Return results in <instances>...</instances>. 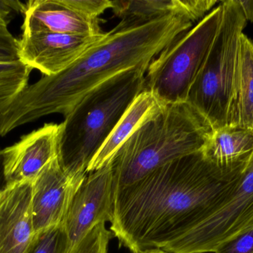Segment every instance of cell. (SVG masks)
Returning <instances> with one entry per match:
<instances>
[{"label": "cell", "mask_w": 253, "mask_h": 253, "mask_svg": "<svg viewBox=\"0 0 253 253\" xmlns=\"http://www.w3.org/2000/svg\"><path fill=\"white\" fill-rule=\"evenodd\" d=\"M32 187L23 181L0 194V253H25L32 242Z\"/></svg>", "instance_id": "7c38bea8"}, {"label": "cell", "mask_w": 253, "mask_h": 253, "mask_svg": "<svg viewBox=\"0 0 253 253\" xmlns=\"http://www.w3.org/2000/svg\"><path fill=\"white\" fill-rule=\"evenodd\" d=\"M202 152L220 178L230 182L242 175L252 158L253 131L240 127L213 130Z\"/></svg>", "instance_id": "5bb4252c"}, {"label": "cell", "mask_w": 253, "mask_h": 253, "mask_svg": "<svg viewBox=\"0 0 253 253\" xmlns=\"http://www.w3.org/2000/svg\"><path fill=\"white\" fill-rule=\"evenodd\" d=\"M147 67L114 76L86 95L60 123L57 160L71 178L87 168L134 100L144 91Z\"/></svg>", "instance_id": "3957f363"}, {"label": "cell", "mask_w": 253, "mask_h": 253, "mask_svg": "<svg viewBox=\"0 0 253 253\" xmlns=\"http://www.w3.org/2000/svg\"><path fill=\"white\" fill-rule=\"evenodd\" d=\"M221 18L220 4L167 46L149 64L144 91L165 105L187 102L190 87L216 37Z\"/></svg>", "instance_id": "8992f818"}, {"label": "cell", "mask_w": 253, "mask_h": 253, "mask_svg": "<svg viewBox=\"0 0 253 253\" xmlns=\"http://www.w3.org/2000/svg\"><path fill=\"white\" fill-rule=\"evenodd\" d=\"M138 253H168L164 251L162 249H158V248H154V249L147 250V251H143Z\"/></svg>", "instance_id": "4316f807"}, {"label": "cell", "mask_w": 253, "mask_h": 253, "mask_svg": "<svg viewBox=\"0 0 253 253\" xmlns=\"http://www.w3.org/2000/svg\"><path fill=\"white\" fill-rule=\"evenodd\" d=\"M237 1L242 7V12L247 22L250 21L253 23V1H250V0L248 1L237 0Z\"/></svg>", "instance_id": "484cf974"}, {"label": "cell", "mask_w": 253, "mask_h": 253, "mask_svg": "<svg viewBox=\"0 0 253 253\" xmlns=\"http://www.w3.org/2000/svg\"><path fill=\"white\" fill-rule=\"evenodd\" d=\"M214 253H253V222L246 230L221 245Z\"/></svg>", "instance_id": "7402d4cb"}, {"label": "cell", "mask_w": 253, "mask_h": 253, "mask_svg": "<svg viewBox=\"0 0 253 253\" xmlns=\"http://www.w3.org/2000/svg\"><path fill=\"white\" fill-rule=\"evenodd\" d=\"M4 167V150H0V194L8 187Z\"/></svg>", "instance_id": "d4e9b609"}, {"label": "cell", "mask_w": 253, "mask_h": 253, "mask_svg": "<svg viewBox=\"0 0 253 253\" xmlns=\"http://www.w3.org/2000/svg\"><path fill=\"white\" fill-rule=\"evenodd\" d=\"M60 124L45 123L4 149V167L9 185L33 181L57 156Z\"/></svg>", "instance_id": "8fae6325"}, {"label": "cell", "mask_w": 253, "mask_h": 253, "mask_svg": "<svg viewBox=\"0 0 253 253\" xmlns=\"http://www.w3.org/2000/svg\"><path fill=\"white\" fill-rule=\"evenodd\" d=\"M193 27L170 16L126 28L117 26L62 72L27 86L0 114V136L44 116H66L86 95L114 76L149 64Z\"/></svg>", "instance_id": "7a4b0ae2"}, {"label": "cell", "mask_w": 253, "mask_h": 253, "mask_svg": "<svg viewBox=\"0 0 253 253\" xmlns=\"http://www.w3.org/2000/svg\"><path fill=\"white\" fill-rule=\"evenodd\" d=\"M25 4L20 1L0 0V25L7 27L12 19L20 13H24Z\"/></svg>", "instance_id": "cb8c5ba5"}, {"label": "cell", "mask_w": 253, "mask_h": 253, "mask_svg": "<svg viewBox=\"0 0 253 253\" xmlns=\"http://www.w3.org/2000/svg\"><path fill=\"white\" fill-rule=\"evenodd\" d=\"M65 4L83 16L98 19L105 10L111 8L109 0H64Z\"/></svg>", "instance_id": "44dd1931"}, {"label": "cell", "mask_w": 253, "mask_h": 253, "mask_svg": "<svg viewBox=\"0 0 253 253\" xmlns=\"http://www.w3.org/2000/svg\"><path fill=\"white\" fill-rule=\"evenodd\" d=\"M72 249L62 224L35 233L25 253H70Z\"/></svg>", "instance_id": "d6986e66"}, {"label": "cell", "mask_w": 253, "mask_h": 253, "mask_svg": "<svg viewBox=\"0 0 253 253\" xmlns=\"http://www.w3.org/2000/svg\"><path fill=\"white\" fill-rule=\"evenodd\" d=\"M32 70L21 61L0 64V114L28 86Z\"/></svg>", "instance_id": "ac0fdd59"}, {"label": "cell", "mask_w": 253, "mask_h": 253, "mask_svg": "<svg viewBox=\"0 0 253 253\" xmlns=\"http://www.w3.org/2000/svg\"><path fill=\"white\" fill-rule=\"evenodd\" d=\"M166 106L150 92L143 91L140 93L93 157L87 168V173L97 170L109 163L136 129L163 111Z\"/></svg>", "instance_id": "2e32d148"}, {"label": "cell", "mask_w": 253, "mask_h": 253, "mask_svg": "<svg viewBox=\"0 0 253 253\" xmlns=\"http://www.w3.org/2000/svg\"><path fill=\"white\" fill-rule=\"evenodd\" d=\"M253 131V43L242 34L230 126Z\"/></svg>", "instance_id": "e0dca14e"}, {"label": "cell", "mask_w": 253, "mask_h": 253, "mask_svg": "<svg viewBox=\"0 0 253 253\" xmlns=\"http://www.w3.org/2000/svg\"><path fill=\"white\" fill-rule=\"evenodd\" d=\"M84 176L71 178L59 165L57 156L33 181L32 216L35 233L60 225L74 192Z\"/></svg>", "instance_id": "30bf717a"}, {"label": "cell", "mask_w": 253, "mask_h": 253, "mask_svg": "<svg viewBox=\"0 0 253 253\" xmlns=\"http://www.w3.org/2000/svg\"><path fill=\"white\" fill-rule=\"evenodd\" d=\"M104 34H22L19 40V59L29 68L39 70L44 76L56 75L75 62Z\"/></svg>", "instance_id": "9c48e42d"}, {"label": "cell", "mask_w": 253, "mask_h": 253, "mask_svg": "<svg viewBox=\"0 0 253 253\" xmlns=\"http://www.w3.org/2000/svg\"><path fill=\"white\" fill-rule=\"evenodd\" d=\"M22 34L57 33L96 36L102 34L98 19L77 13L64 0H30L25 3Z\"/></svg>", "instance_id": "4fadbf2b"}, {"label": "cell", "mask_w": 253, "mask_h": 253, "mask_svg": "<svg viewBox=\"0 0 253 253\" xmlns=\"http://www.w3.org/2000/svg\"><path fill=\"white\" fill-rule=\"evenodd\" d=\"M253 222V155L246 169L218 196L203 219L162 250L168 253H214Z\"/></svg>", "instance_id": "52a82bcc"}, {"label": "cell", "mask_w": 253, "mask_h": 253, "mask_svg": "<svg viewBox=\"0 0 253 253\" xmlns=\"http://www.w3.org/2000/svg\"><path fill=\"white\" fill-rule=\"evenodd\" d=\"M213 129L187 102L167 105L128 138L112 160L114 191L165 163L202 151Z\"/></svg>", "instance_id": "277c9868"}, {"label": "cell", "mask_w": 253, "mask_h": 253, "mask_svg": "<svg viewBox=\"0 0 253 253\" xmlns=\"http://www.w3.org/2000/svg\"><path fill=\"white\" fill-rule=\"evenodd\" d=\"M113 204L114 173L110 161L87 173L71 198L62 226L72 248L99 223L111 222Z\"/></svg>", "instance_id": "ba28073f"}, {"label": "cell", "mask_w": 253, "mask_h": 253, "mask_svg": "<svg viewBox=\"0 0 253 253\" xmlns=\"http://www.w3.org/2000/svg\"><path fill=\"white\" fill-rule=\"evenodd\" d=\"M114 14L121 19L117 25L126 28L167 16L184 17L191 22L203 19L216 0H126L111 1Z\"/></svg>", "instance_id": "9a60e30c"}, {"label": "cell", "mask_w": 253, "mask_h": 253, "mask_svg": "<svg viewBox=\"0 0 253 253\" xmlns=\"http://www.w3.org/2000/svg\"><path fill=\"white\" fill-rule=\"evenodd\" d=\"M233 181L202 151L175 159L114 190L111 231L132 253L162 249L197 225Z\"/></svg>", "instance_id": "6da1fadb"}, {"label": "cell", "mask_w": 253, "mask_h": 253, "mask_svg": "<svg viewBox=\"0 0 253 253\" xmlns=\"http://www.w3.org/2000/svg\"><path fill=\"white\" fill-rule=\"evenodd\" d=\"M19 61V40L9 32L7 27L0 25V64Z\"/></svg>", "instance_id": "603a6c76"}, {"label": "cell", "mask_w": 253, "mask_h": 253, "mask_svg": "<svg viewBox=\"0 0 253 253\" xmlns=\"http://www.w3.org/2000/svg\"><path fill=\"white\" fill-rule=\"evenodd\" d=\"M221 4L222 18L216 37L187 99L213 130L230 126L240 39L247 25L237 0Z\"/></svg>", "instance_id": "5b68a950"}, {"label": "cell", "mask_w": 253, "mask_h": 253, "mask_svg": "<svg viewBox=\"0 0 253 253\" xmlns=\"http://www.w3.org/2000/svg\"><path fill=\"white\" fill-rule=\"evenodd\" d=\"M114 237L105 223H99L73 247L70 253H108L110 241Z\"/></svg>", "instance_id": "ffe728a7"}]
</instances>
